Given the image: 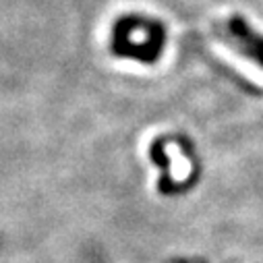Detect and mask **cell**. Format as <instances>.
I'll return each mask as SVG.
<instances>
[{
  "instance_id": "obj_1",
  "label": "cell",
  "mask_w": 263,
  "mask_h": 263,
  "mask_svg": "<svg viewBox=\"0 0 263 263\" xmlns=\"http://www.w3.org/2000/svg\"><path fill=\"white\" fill-rule=\"evenodd\" d=\"M214 50H216V52H218V54H220L228 64H232V67H234L238 73H242L249 81H253L255 85L263 87V69H261V67L247 62L245 58L236 56L232 50H228V48H224V46H220V44H216V46H214Z\"/></svg>"
}]
</instances>
